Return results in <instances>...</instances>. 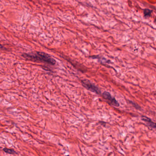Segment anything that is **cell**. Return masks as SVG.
<instances>
[{
  "label": "cell",
  "instance_id": "cell-4",
  "mask_svg": "<svg viewBox=\"0 0 156 156\" xmlns=\"http://www.w3.org/2000/svg\"><path fill=\"white\" fill-rule=\"evenodd\" d=\"M142 119L146 124V125L154 129H156V123H154V122H153V121L151 120V119L149 118L148 117L143 116L142 117Z\"/></svg>",
  "mask_w": 156,
  "mask_h": 156
},
{
  "label": "cell",
  "instance_id": "cell-5",
  "mask_svg": "<svg viewBox=\"0 0 156 156\" xmlns=\"http://www.w3.org/2000/svg\"><path fill=\"white\" fill-rule=\"evenodd\" d=\"M3 151L5 153L9 154H11V155L17 154V153L13 148H7V147H4L3 148Z\"/></svg>",
  "mask_w": 156,
  "mask_h": 156
},
{
  "label": "cell",
  "instance_id": "cell-3",
  "mask_svg": "<svg viewBox=\"0 0 156 156\" xmlns=\"http://www.w3.org/2000/svg\"><path fill=\"white\" fill-rule=\"evenodd\" d=\"M103 97L107 101L108 103L111 104L112 105L116 106V107H118L119 106L120 104L118 103L116 99L115 98L112 97L111 94L108 92L105 91L102 94Z\"/></svg>",
  "mask_w": 156,
  "mask_h": 156
},
{
  "label": "cell",
  "instance_id": "cell-1",
  "mask_svg": "<svg viewBox=\"0 0 156 156\" xmlns=\"http://www.w3.org/2000/svg\"><path fill=\"white\" fill-rule=\"evenodd\" d=\"M22 56L26 59L33 62H42L51 65H55L56 64L54 59L48 54L43 52L24 53L22 54Z\"/></svg>",
  "mask_w": 156,
  "mask_h": 156
},
{
  "label": "cell",
  "instance_id": "cell-6",
  "mask_svg": "<svg viewBox=\"0 0 156 156\" xmlns=\"http://www.w3.org/2000/svg\"><path fill=\"white\" fill-rule=\"evenodd\" d=\"M0 49H4V47L0 44Z\"/></svg>",
  "mask_w": 156,
  "mask_h": 156
},
{
  "label": "cell",
  "instance_id": "cell-2",
  "mask_svg": "<svg viewBox=\"0 0 156 156\" xmlns=\"http://www.w3.org/2000/svg\"><path fill=\"white\" fill-rule=\"evenodd\" d=\"M81 83L83 86L88 90L94 92L97 94H101V91L100 89L98 88L97 86L95 85L90 80L87 79H83L81 80Z\"/></svg>",
  "mask_w": 156,
  "mask_h": 156
}]
</instances>
